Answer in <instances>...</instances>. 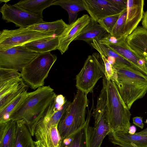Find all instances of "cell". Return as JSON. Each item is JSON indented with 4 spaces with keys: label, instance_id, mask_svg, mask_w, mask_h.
<instances>
[{
    "label": "cell",
    "instance_id": "23",
    "mask_svg": "<svg viewBox=\"0 0 147 147\" xmlns=\"http://www.w3.org/2000/svg\"><path fill=\"white\" fill-rule=\"evenodd\" d=\"M16 121L0 123V147H14Z\"/></svg>",
    "mask_w": 147,
    "mask_h": 147
},
{
    "label": "cell",
    "instance_id": "28",
    "mask_svg": "<svg viewBox=\"0 0 147 147\" xmlns=\"http://www.w3.org/2000/svg\"><path fill=\"white\" fill-rule=\"evenodd\" d=\"M127 8L121 13L113 30L111 36L117 38L122 37L123 35L127 16Z\"/></svg>",
    "mask_w": 147,
    "mask_h": 147
},
{
    "label": "cell",
    "instance_id": "26",
    "mask_svg": "<svg viewBox=\"0 0 147 147\" xmlns=\"http://www.w3.org/2000/svg\"><path fill=\"white\" fill-rule=\"evenodd\" d=\"M27 89L20 93L0 109V123L9 120L11 115L22 105L27 96Z\"/></svg>",
    "mask_w": 147,
    "mask_h": 147
},
{
    "label": "cell",
    "instance_id": "17",
    "mask_svg": "<svg viewBox=\"0 0 147 147\" xmlns=\"http://www.w3.org/2000/svg\"><path fill=\"white\" fill-rule=\"evenodd\" d=\"M88 109L87 117L84 126L75 134L62 140L60 147H87V131L92 115Z\"/></svg>",
    "mask_w": 147,
    "mask_h": 147
},
{
    "label": "cell",
    "instance_id": "32",
    "mask_svg": "<svg viewBox=\"0 0 147 147\" xmlns=\"http://www.w3.org/2000/svg\"><path fill=\"white\" fill-rule=\"evenodd\" d=\"M115 6L123 11L127 8V1L126 0H109Z\"/></svg>",
    "mask_w": 147,
    "mask_h": 147
},
{
    "label": "cell",
    "instance_id": "16",
    "mask_svg": "<svg viewBox=\"0 0 147 147\" xmlns=\"http://www.w3.org/2000/svg\"><path fill=\"white\" fill-rule=\"evenodd\" d=\"M126 42L133 50L141 56L147 57V29L138 27L126 38Z\"/></svg>",
    "mask_w": 147,
    "mask_h": 147
},
{
    "label": "cell",
    "instance_id": "27",
    "mask_svg": "<svg viewBox=\"0 0 147 147\" xmlns=\"http://www.w3.org/2000/svg\"><path fill=\"white\" fill-rule=\"evenodd\" d=\"M28 86L22 80L13 88L0 96V109L24 90L27 89Z\"/></svg>",
    "mask_w": 147,
    "mask_h": 147
},
{
    "label": "cell",
    "instance_id": "38",
    "mask_svg": "<svg viewBox=\"0 0 147 147\" xmlns=\"http://www.w3.org/2000/svg\"><path fill=\"white\" fill-rule=\"evenodd\" d=\"M36 147H46L44 146L41 142L38 141H35Z\"/></svg>",
    "mask_w": 147,
    "mask_h": 147
},
{
    "label": "cell",
    "instance_id": "29",
    "mask_svg": "<svg viewBox=\"0 0 147 147\" xmlns=\"http://www.w3.org/2000/svg\"><path fill=\"white\" fill-rule=\"evenodd\" d=\"M121 13L104 17L99 20L98 22L109 34H111Z\"/></svg>",
    "mask_w": 147,
    "mask_h": 147
},
{
    "label": "cell",
    "instance_id": "24",
    "mask_svg": "<svg viewBox=\"0 0 147 147\" xmlns=\"http://www.w3.org/2000/svg\"><path fill=\"white\" fill-rule=\"evenodd\" d=\"M53 5L59 6L67 11L69 24L77 19L79 12L85 10L82 0H55Z\"/></svg>",
    "mask_w": 147,
    "mask_h": 147
},
{
    "label": "cell",
    "instance_id": "14",
    "mask_svg": "<svg viewBox=\"0 0 147 147\" xmlns=\"http://www.w3.org/2000/svg\"><path fill=\"white\" fill-rule=\"evenodd\" d=\"M106 46L126 59L135 69L147 75V63L145 57L132 49L126 40H122L116 45Z\"/></svg>",
    "mask_w": 147,
    "mask_h": 147
},
{
    "label": "cell",
    "instance_id": "37",
    "mask_svg": "<svg viewBox=\"0 0 147 147\" xmlns=\"http://www.w3.org/2000/svg\"><path fill=\"white\" fill-rule=\"evenodd\" d=\"M144 122L147 124V119ZM135 134H136L147 135V128L140 132L136 133Z\"/></svg>",
    "mask_w": 147,
    "mask_h": 147
},
{
    "label": "cell",
    "instance_id": "6",
    "mask_svg": "<svg viewBox=\"0 0 147 147\" xmlns=\"http://www.w3.org/2000/svg\"><path fill=\"white\" fill-rule=\"evenodd\" d=\"M57 57L50 52L39 53L21 71V78L32 89L35 90L43 86L52 66Z\"/></svg>",
    "mask_w": 147,
    "mask_h": 147
},
{
    "label": "cell",
    "instance_id": "1",
    "mask_svg": "<svg viewBox=\"0 0 147 147\" xmlns=\"http://www.w3.org/2000/svg\"><path fill=\"white\" fill-rule=\"evenodd\" d=\"M57 95L49 86H43L28 92L24 102L11 115L9 120L24 121L33 136L38 121Z\"/></svg>",
    "mask_w": 147,
    "mask_h": 147
},
{
    "label": "cell",
    "instance_id": "40",
    "mask_svg": "<svg viewBox=\"0 0 147 147\" xmlns=\"http://www.w3.org/2000/svg\"><path fill=\"white\" fill-rule=\"evenodd\" d=\"M145 58H146V61H147V57H145Z\"/></svg>",
    "mask_w": 147,
    "mask_h": 147
},
{
    "label": "cell",
    "instance_id": "33",
    "mask_svg": "<svg viewBox=\"0 0 147 147\" xmlns=\"http://www.w3.org/2000/svg\"><path fill=\"white\" fill-rule=\"evenodd\" d=\"M143 118L141 117L136 116L132 118L133 123L136 126L142 129L144 127Z\"/></svg>",
    "mask_w": 147,
    "mask_h": 147
},
{
    "label": "cell",
    "instance_id": "5",
    "mask_svg": "<svg viewBox=\"0 0 147 147\" xmlns=\"http://www.w3.org/2000/svg\"><path fill=\"white\" fill-rule=\"evenodd\" d=\"M106 84L102 87L92 114L94 126L89 125L87 131V147H100L106 136L111 131L109 121Z\"/></svg>",
    "mask_w": 147,
    "mask_h": 147
},
{
    "label": "cell",
    "instance_id": "10",
    "mask_svg": "<svg viewBox=\"0 0 147 147\" xmlns=\"http://www.w3.org/2000/svg\"><path fill=\"white\" fill-rule=\"evenodd\" d=\"M2 18L6 22H11L16 26L26 28L44 21L43 17L30 13L16 4L5 3L1 7Z\"/></svg>",
    "mask_w": 147,
    "mask_h": 147
},
{
    "label": "cell",
    "instance_id": "20",
    "mask_svg": "<svg viewBox=\"0 0 147 147\" xmlns=\"http://www.w3.org/2000/svg\"><path fill=\"white\" fill-rule=\"evenodd\" d=\"M107 135L109 141L114 145L117 143H132L139 146L147 147V135L130 134L128 132L120 131H111Z\"/></svg>",
    "mask_w": 147,
    "mask_h": 147
},
{
    "label": "cell",
    "instance_id": "22",
    "mask_svg": "<svg viewBox=\"0 0 147 147\" xmlns=\"http://www.w3.org/2000/svg\"><path fill=\"white\" fill-rule=\"evenodd\" d=\"M16 121L14 147H36L35 142L25 122L22 120Z\"/></svg>",
    "mask_w": 147,
    "mask_h": 147
},
{
    "label": "cell",
    "instance_id": "21",
    "mask_svg": "<svg viewBox=\"0 0 147 147\" xmlns=\"http://www.w3.org/2000/svg\"><path fill=\"white\" fill-rule=\"evenodd\" d=\"M68 25L62 19H61L52 22L44 21L27 28L30 30L59 37Z\"/></svg>",
    "mask_w": 147,
    "mask_h": 147
},
{
    "label": "cell",
    "instance_id": "8",
    "mask_svg": "<svg viewBox=\"0 0 147 147\" xmlns=\"http://www.w3.org/2000/svg\"><path fill=\"white\" fill-rule=\"evenodd\" d=\"M55 36L27 28L9 30L3 29L0 32V51L23 45L32 41L49 36Z\"/></svg>",
    "mask_w": 147,
    "mask_h": 147
},
{
    "label": "cell",
    "instance_id": "25",
    "mask_svg": "<svg viewBox=\"0 0 147 147\" xmlns=\"http://www.w3.org/2000/svg\"><path fill=\"white\" fill-rule=\"evenodd\" d=\"M55 0H24L16 3L17 5L26 11L42 17L43 11L52 5Z\"/></svg>",
    "mask_w": 147,
    "mask_h": 147
},
{
    "label": "cell",
    "instance_id": "36",
    "mask_svg": "<svg viewBox=\"0 0 147 147\" xmlns=\"http://www.w3.org/2000/svg\"><path fill=\"white\" fill-rule=\"evenodd\" d=\"M136 127L134 125H132L129 128L128 133L130 134H134L136 133Z\"/></svg>",
    "mask_w": 147,
    "mask_h": 147
},
{
    "label": "cell",
    "instance_id": "19",
    "mask_svg": "<svg viewBox=\"0 0 147 147\" xmlns=\"http://www.w3.org/2000/svg\"><path fill=\"white\" fill-rule=\"evenodd\" d=\"M108 34L98 22L91 20L75 40L84 41L90 45L93 40L98 41Z\"/></svg>",
    "mask_w": 147,
    "mask_h": 147
},
{
    "label": "cell",
    "instance_id": "13",
    "mask_svg": "<svg viewBox=\"0 0 147 147\" xmlns=\"http://www.w3.org/2000/svg\"><path fill=\"white\" fill-rule=\"evenodd\" d=\"M144 0H128L127 16L122 38L127 37L137 27L144 16Z\"/></svg>",
    "mask_w": 147,
    "mask_h": 147
},
{
    "label": "cell",
    "instance_id": "30",
    "mask_svg": "<svg viewBox=\"0 0 147 147\" xmlns=\"http://www.w3.org/2000/svg\"><path fill=\"white\" fill-rule=\"evenodd\" d=\"M103 61L105 65V76L107 80H111L115 83L117 82V75L116 70L109 62L105 56L100 54Z\"/></svg>",
    "mask_w": 147,
    "mask_h": 147
},
{
    "label": "cell",
    "instance_id": "11",
    "mask_svg": "<svg viewBox=\"0 0 147 147\" xmlns=\"http://www.w3.org/2000/svg\"><path fill=\"white\" fill-rule=\"evenodd\" d=\"M91 18L88 14H84L73 22L68 24L58 37L57 49L62 55L68 49L70 44L80 34L89 23Z\"/></svg>",
    "mask_w": 147,
    "mask_h": 147
},
{
    "label": "cell",
    "instance_id": "34",
    "mask_svg": "<svg viewBox=\"0 0 147 147\" xmlns=\"http://www.w3.org/2000/svg\"><path fill=\"white\" fill-rule=\"evenodd\" d=\"M115 145H117L115 147H144L139 146L132 143H117Z\"/></svg>",
    "mask_w": 147,
    "mask_h": 147
},
{
    "label": "cell",
    "instance_id": "12",
    "mask_svg": "<svg viewBox=\"0 0 147 147\" xmlns=\"http://www.w3.org/2000/svg\"><path fill=\"white\" fill-rule=\"evenodd\" d=\"M85 10L91 20L98 21L104 17L121 13L123 11L113 5L109 0H82Z\"/></svg>",
    "mask_w": 147,
    "mask_h": 147
},
{
    "label": "cell",
    "instance_id": "15",
    "mask_svg": "<svg viewBox=\"0 0 147 147\" xmlns=\"http://www.w3.org/2000/svg\"><path fill=\"white\" fill-rule=\"evenodd\" d=\"M57 126L47 125L39 120L34 131L36 140L46 147H60L62 140Z\"/></svg>",
    "mask_w": 147,
    "mask_h": 147
},
{
    "label": "cell",
    "instance_id": "4",
    "mask_svg": "<svg viewBox=\"0 0 147 147\" xmlns=\"http://www.w3.org/2000/svg\"><path fill=\"white\" fill-rule=\"evenodd\" d=\"M88 104L87 95L78 90L73 101L58 125V129L62 140L75 134L84 126Z\"/></svg>",
    "mask_w": 147,
    "mask_h": 147
},
{
    "label": "cell",
    "instance_id": "7",
    "mask_svg": "<svg viewBox=\"0 0 147 147\" xmlns=\"http://www.w3.org/2000/svg\"><path fill=\"white\" fill-rule=\"evenodd\" d=\"M105 65L99 53L89 55L76 76V86L86 94L91 92L98 81L105 77Z\"/></svg>",
    "mask_w": 147,
    "mask_h": 147
},
{
    "label": "cell",
    "instance_id": "39",
    "mask_svg": "<svg viewBox=\"0 0 147 147\" xmlns=\"http://www.w3.org/2000/svg\"><path fill=\"white\" fill-rule=\"evenodd\" d=\"M9 1V0H0L1 3L2 2H5V3H7L8 2V1Z\"/></svg>",
    "mask_w": 147,
    "mask_h": 147
},
{
    "label": "cell",
    "instance_id": "31",
    "mask_svg": "<svg viewBox=\"0 0 147 147\" xmlns=\"http://www.w3.org/2000/svg\"><path fill=\"white\" fill-rule=\"evenodd\" d=\"M17 77H21V73L19 71L0 68V82Z\"/></svg>",
    "mask_w": 147,
    "mask_h": 147
},
{
    "label": "cell",
    "instance_id": "35",
    "mask_svg": "<svg viewBox=\"0 0 147 147\" xmlns=\"http://www.w3.org/2000/svg\"><path fill=\"white\" fill-rule=\"evenodd\" d=\"M142 22V27L147 29V10L144 14Z\"/></svg>",
    "mask_w": 147,
    "mask_h": 147
},
{
    "label": "cell",
    "instance_id": "9",
    "mask_svg": "<svg viewBox=\"0 0 147 147\" xmlns=\"http://www.w3.org/2000/svg\"><path fill=\"white\" fill-rule=\"evenodd\" d=\"M38 54L28 50L22 45L0 51V68L21 72Z\"/></svg>",
    "mask_w": 147,
    "mask_h": 147
},
{
    "label": "cell",
    "instance_id": "18",
    "mask_svg": "<svg viewBox=\"0 0 147 147\" xmlns=\"http://www.w3.org/2000/svg\"><path fill=\"white\" fill-rule=\"evenodd\" d=\"M58 45V37L53 36L34 40L22 46L30 51L41 53L57 49Z\"/></svg>",
    "mask_w": 147,
    "mask_h": 147
},
{
    "label": "cell",
    "instance_id": "2",
    "mask_svg": "<svg viewBox=\"0 0 147 147\" xmlns=\"http://www.w3.org/2000/svg\"><path fill=\"white\" fill-rule=\"evenodd\" d=\"M113 66L117 71L116 84L119 93L130 109L136 101L147 92V75L131 66L120 64Z\"/></svg>",
    "mask_w": 147,
    "mask_h": 147
},
{
    "label": "cell",
    "instance_id": "3",
    "mask_svg": "<svg viewBox=\"0 0 147 147\" xmlns=\"http://www.w3.org/2000/svg\"><path fill=\"white\" fill-rule=\"evenodd\" d=\"M106 87L108 119L111 131L127 133L131 126L129 109L121 97L114 81L107 80Z\"/></svg>",
    "mask_w": 147,
    "mask_h": 147
}]
</instances>
